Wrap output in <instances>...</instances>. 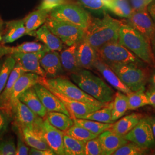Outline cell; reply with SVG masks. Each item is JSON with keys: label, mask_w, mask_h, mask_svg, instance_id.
<instances>
[{"label": "cell", "mask_w": 155, "mask_h": 155, "mask_svg": "<svg viewBox=\"0 0 155 155\" xmlns=\"http://www.w3.org/2000/svg\"><path fill=\"white\" fill-rule=\"evenodd\" d=\"M122 21L112 18L106 13L102 18H92L85 29L84 38L96 51L103 45L118 41L119 30Z\"/></svg>", "instance_id": "6da1fadb"}, {"label": "cell", "mask_w": 155, "mask_h": 155, "mask_svg": "<svg viewBox=\"0 0 155 155\" xmlns=\"http://www.w3.org/2000/svg\"><path fill=\"white\" fill-rule=\"evenodd\" d=\"M72 81L85 93L103 103L111 102L114 91L102 79L86 69L70 74Z\"/></svg>", "instance_id": "7a4b0ae2"}, {"label": "cell", "mask_w": 155, "mask_h": 155, "mask_svg": "<svg viewBox=\"0 0 155 155\" xmlns=\"http://www.w3.org/2000/svg\"><path fill=\"white\" fill-rule=\"evenodd\" d=\"M118 42L144 63L150 65L155 63V56L150 41L136 29L124 21L119 30Z\"/></svg>", "instance_id": "3957f363"}, {"label": "cell", "mask_w": 155, "mask_h": 155, "mask_svg": "<svg viewBox=\"0 0 155 155\" xmlns=\"http://www.w3.org/2000/svg\"><path fill=\"white\" fill-rule=\"evenodd\" d=\"M39 83L50 87L72 100L101 107H104L109 104L103 103L95 99L64 77L58 76L50 78L41 77Z\"/></svg>", "instance_id": "277c9868"}, {"label": "cell", "mask_w": 155, "mask_h": 155, "mask_svg": "<svg viewBox=\"0 0 155 155\" xmlns=\"http://www.w3.org/2000/svg\"><path fill=\"white\" fill-rule=\"evenodd\" d=\"M98 58L107 65L134 64L142 66L144 61L118 41L103 45L97 51Z\"/></svg>", "instance_id": "5b68a950"}, {"label": "cell", "mask_w": 155, "mask_h": 155, "mask_svg": "<svg viewBox=\"0 0 155 155\" xmlns=\"http://www.w3.org/2000/svg\"><path fill=\"white\" fill-rule=\"evenodd\" d=\"M45 25L68 46L79 43L84 37L85 30L71 23L48 16Z\"/></svg>", "instance_id": "8992f818"}, {"label": "cell", "mask_w": 155, "mask_h": 155, "mask_svg": "<svg viewBox=\"0 0 155 155\" xmlns=\"http://www.w3.org/2000/svg\"><path fill=\"white\" fill-rule=\"evenodd\" d=\"M108 66L132 91L145 89L147 75L141 66L134 64H116Z\"/></svg>", "instance_id": "52a82bcc"}, {"label": "cell", "mask_w": 155, "mask_h": 155, "mask_svg": "<svg viewBox=\"0 0 155 155\" xmlns=\"http://www.w3.org/2000/svg\"><path fill=\"white\" fill-rule=\"evenodd\" d=\"M33 130L45 140L55 155H64L63 136L64 132L52 126L45 118L38 117Z\"/></svg>", "instance_id": "ba28073f"}, {"label": "cell", "mask_w": 155, "mask_h": 155, "mask_svg": "<svg viewBox=\"0 0 155 155\" xmlns=\"http://www.w3.org/2000/svg\"><path fill=\"white\" fill-rule=\"evenodd\" d=\"M49 16L74 24L84 30L88 27L91 19L89 13L80 6L69 4L54 8L50 11Z\"/></svg>", "instance_id": "9c48e42d"}, {"label": "cell", "mask_w": 155, "mask_h": 155, "mask_svg": "<svg viewBox=\"0 0 155 155\" xmlns=\"http://www.w3.org/2000/svg\"><path fill=\"white\" fill-rule=\"evenodd\" d=\"M124 137L144 148L150 149L155 147V138L147 118H142Z\"/></svg>", "instance_id": "30bf717a"}, {"label": "cell", "mask_w": 155, "mask_h": 155, "mask_svg": "<svg viewBox=\"0 0 155 155\" xmlns=\"http://www.w3.org/2000/svg\"><path fill=\"white\" fill-rule=\"evenodd\" d=\"M125 22L141 33L150 42L155 34V23L147 9L134 11Z\"/></svg>", "instance_id": "8fae6325"}, {"label": "cell", "mask_w": 155, "mask_h": 155, "mask_svg": "<svg viewBox=\"0 0 155 155\" xmlns=\"http://www.w3.org/2000/svg\"><path fill=\"white\" fill-rule=\"evenodd\" d=\"M48 50H50L32 53L15 52L11 54V56L15 59L17 63L21 67L24 72H31L41 77L47 78L45 72L40 66V60Z\"/></svg>", "instance_id": "7c38bea8"}, {"label": "cell", "mask_w": 155, "mask_h": 155, "mask_svg": "<svg viewBox=\"0 0 155 155\" xmlns=\"http://www.w3.org/2000/svg\"><path fill=\"white\" fill-rule=\"evenodd\" d=\"M45 86L50 90L53 94H55L61 101L64 105L65 106L67 110L70 113L72 118H82L83 117L102 107L94 105L93 104L69 98L50 87L46 86Z\"/></svg>", "instance_id": "4fadbf2b"}, {"label": "cell", "mask_w": 155, "mask_h": 155, "mask_svg": "<svg viewBox=\"0 0 155 155\" xmlns=\"http://www.w3.org/2000/svg\"><path fill=\"white\" fill-rule=\"evenodd\" d=\"M24 71L21 67L16 63L13 68L5 86L0 94V110L11 117H13V110L11 105V97L14 84L17 79Z\"/></svg>", "instance_id": "5bb4252c"}, {"label": "cell", "mask_w": 155, "mask_h": 155, "mask_svg": "<svg viewBox=\"0 0 155 155\" xmlns=\"http://www.w3.org/2000/svg\"><path fill=\"white\" fill-rule=\"evenodd\" d=\"M33 88L47 111L61 112L71 117L61 101L44 85L36 83L33 86Z\"/></svg>", "instance_id": "9a60e30c"}, {"label": "cell", "mask_w": 155, "mask_h": 155, "mask_svg": "<svg viewBox=\"0 0 155 155\" xmlns=\"http://www.w3.org/2000/svg\"><path fill=\"white\" fill-rule=\"evenodd\" d=\"M41 77L31 72H24L15 83L12 93L11 105L13 111L19 98L26 90L39 83Z\"/></svg>", "instance_id": "2e32d148"}, {"label": "cell", "mask_w": 155, "mask_h": 155, "mask_svg": "<svg viewBox=\"0 0 155 155\" xmlns=\"http://www.w3.org/2000/svg\"><path fill=\"white\" fill-rule=\"evenodd\" d=\"M77 56L79 66L83 69H94L95 61L98 58L97 51L83 38L78 44Z\"/></svg>", "instance_id": "e0dca14e"}, {"label": "cell", "mask_w": 155, "mask_h": 155, "mask_svg": "<svg viewBox=\"0 0 155 155\" xmlns=\"http://www.w3.org/2000/svg\"><path fill=\"white\" fill-rule=\"evenodd\" d=\"M13 117L15 118V127L18 129L26 127L33 130L34 125L39 116L18 100L13 111Z\"/></svg>", "instance_id": "ac0fdd59"}, {"label": "cell", "mask_w": 155, "mask_h": 155, "mask_svg": "<svg viewBox=\"0 0 155 155\" xmlns=\"http://www.w3.org/2000/svg\"><path fill=\"white\" fill-rule=\"evenodd\" d=\"M98 138L100 141L102 155H111L124 144L129 142L124 137L120 136L108 129L101 133Z\"/></svg>", "instance_id": "d6986e66"}, {"label": "cell", "mask_w": 155, "mask_h": 155, "mask_svg": "<svg viewBox=\"0 0 155 155\" xmlns=\"http://www.w3.org/2000/svg\"><path fill=\"white\" fill-rule=\"evenodd\" d=\"M40 64L47 77L54 78L61 74L64 70L61 66L60 54L57 51L48 50L40 59Z\"/></svg>", "instance_id": "ffe728a7"}, {"label": "cell", "mask_w": 155, "mask_h": 155, "mask_svg": "<svg viewBox=\"0 0 155 155\" xmlns=\"http://www.w3.org/2000/svg\"><path fill=\"white\" fill-rule=\"evenodd\" d=\"M94 68L100 72L111 86L122 93L127 94L132 91L122 82L116 74L104 61L98 58L94 64Z\"/></svg>", "instance_id": "44dd1931"}, {"label": "cell", "mask_w": 155, "mask_h": 155, "mask_svg": "<svg viewBox=\"0 0 155 155\" xmlns=\"http://www.w3.org/2000/svg\"><path fill=\"white\" fill-rule=\"evenodd\" d=\"M19 100L40 117L45 118L47 116L48 111L39 99L33 86L26 90Z\"/></svg>", "instance_id": "7402d4cb"}, {"label": "cell", "mask_w": 155, "mask_h": 155, "mask_svg": "<svg viewBox=\"0 0 155 155\" xmlns=\"http://www.w3.org/2000/svg\"><path fill=\"white\" fill-rule=\"evenodd\" d=\"M35 36L43 43L45 46L51 51L61 52L63 48L61 40L52 33L45 24L35 31Z\"/></svg>", "instance_id": "603a6c76"}, {"label": "cell", "mask_w": 155, "mask_h": 155, "mask_svg": "<svg viewBox=\"0 0 155 155\" xmlns=\"http://www.w3.org/2000/svg\"><path fill=\"white\" fill-rule=\"evenodd\" d=\"M141 118L142 115L141 114L132 113L113 124L110 129L117 135L124 137L139 123Z\"/></svg>", "instance_id": "cb8c5ba5"}, {"label": "cell", "mask_w": 155, "mask_h": 155, "mask_svg": "<svg viewBox=\"0 0 155 155\" xmlns=\"http://www.w3.org/2000/svg\"><path fill=\"white\" fill-rule=\"evenodd\" d=\"M78 44L69 46L66 49L62 51L60 54L61 66L64 71L70 74L77 72L82 69L78 62L77 56Z\"/></svg>", "instance_id": "d4e9b609"}, {"label": "cell", "mask_w": 155, "mask_h": 155, "mask_svg": "<svg viewBox=\"0 0 155 155\" xmlns=\"http://www.w3.org/2000/svg\"><path fill=\"white\" fill-rule=\"evenodd\" d=\"M50 12L48 10L38 9L24 18L26 35L35 36V31L45 23L49 16Z\"/></svg>", "instance_id": "484cf974"}, {"label": "cell", "mask_w": 155, "mask_h": 155, "mask_svg": "<svg viewBox=\"0 0 155 155\" xmlns=\"http://www.w3.org/2000/svg\"><path fill=\"white\" fill-rule=\"evenodd\" d=\"M26 35L24 20L13 21L7 24L6 31L2 38L3 43H11Z\"/></svg>", "instance_id": "4316f807"}, {"label": "cell", "mask_w": 155, "mask_h": 155, "mask_svg": "<svg viewBox=\"0 0 155 155\" xmlns=\"http://www.w3.org/2000/svg\"><path fill=\"white\" fill-rule=\"evenodd\" d=\"M45 118L52 126L64 132H66L74 125L73 119L71 117L61 112L48 111Z\"/></svg>", "instance_id": "83f0119b"}, {"label": "cell", "mask_w": 155, "mask_h": 155, "mask_svg": "<svg viewBox=\"0 0 155 155\" xmlns=\"http://www.w3.org/2000/svg\"><path fill=\"white\" fill-rule=\"evenodd\" d=\"M16 128L20 131L25 143L27 144L31 148L38 150H51L45 140L35 132L33 130L26 127H21V129Z\"/></svg>", "instance_id": "f1b7e54d"}, {"label": "cell", "mask_w": 155, "mask_h": 155, "mask_svg": "<svg viewBox=\"0 0 155 155\" xmlns=\"http://www.w3.org/2000/svg\"><path fill=\"white\" fill-rule=\"evenodd\" d=\"M128 110V101L127 94L117 91L112 101L111 119L115 122L122 117Z\"/></svg>", "instance_id": "f546056e"}, {"label": "cell", "mask_w": 155, "mask_h": 155, "mask_svg": "<svg viewBox=\"0 0 155 155\" xmlns=\"http://www.w3.org/2000/svg\"><path fill=\"white\" fill-rule=\"evenodd\" d=\"M72 119L74 124L84 127L90 132L94 133L97 136L104 131L110 129L113 125V124L98 122L87 119L77 118H74Z\"/></svg>", "instance_id": "4dcf8cb0"}, {"label": "cell", "mask_w": 155, "mask_h": 155, "mask_svg": "<svg viewBox=\"0 0 155 155\" xmlns=\"http://www.w3.org/2000/svg\"><path fill=\"white\" fill-rule=\"evenodd\" d=\"M105 5L108 10L122 18H127L134 12L128 0H112Z\"/></svg>", "instance_id": "1f68e13d"}, {"label": "cell", "mask_w": 155, "mask_h": 155, "mask_svg": "<svg viewBox=\"0 0 155 155\" xmlns=\"http://www.w3.org/2000/svg\"><path fill=\"white\" fill-rule=\"evenodd\" d=\"M64 150L66 155H84V143L64 133Z\"/></svg>", "instance_id": "d6a6232c"}, {"label": "cell", "mask_w": 155, "mask_h": 155, "mask_svg": "<svg viewBox=\"0 0 155 155\" xmlns=\"http://www.w3.org/2000/svg\"><path fill=\"white\" fill-rule=\"evenodd\" d=\"M144 90L145 89H141L127 94L128 110H134L149 105L148 98Z\"/></svg>", "instance_id": "836d02e7"}, {"label": "cell", "mask_w": 155, "mask_h": 155, "mask_svg": "<svg viewBox=\"0 0 155 155\" xmlns=\"http://www.w3.org/2000/svg\"><path fill=\"white\" fill-rule=\"evenodd\" d=\"M111 109L112 101L109 102L105 106L102 107L98 110L83 117L82 118L93 120L103 123L113 124L114 122L111 119Z\"/></svg>", "instance_id": "e575fe53"}, {"label": "cell", "mask_w": 155, "mask_h": 155, "mask_svg": "<svg viewBox=\"0 0 155 155\" xmlns=\"http://www.w3.org/2000/svg\"><path fill=\"white\" fill-rule=\"evenodd\" d=\"M16 63L15 59L11 55L8 56L5 61L2 63L0 68V94L4 89Z\"/></svg>", "instance_id": "d590c367"}, {"label": "cell", "mask_w": 155, "mask_h": 155, "mask_svg": "<svg viewBox=\"0 0 155 155\" xmlns=\"http://www.w3.org/2000/svg\"><path fill=\"white\" fill-rule=\"evenodd\" d=\"M64 133L70 136L77 139L83 143H86L89 140L97 137L98 136L90 132L84 127L74 124Z\"/></svg>", "instance_id": "8d00e7d4"}, {"label": "cell", "mask_w": 155, "mask_h": 155, "mask_svg": "<svg viewBox=\"0 0 155 155\" xmlns=\"http://www.w3.org/2000/svg\"><path fill=\"white\" fill-rule=\"evenodd\" d=\"M148 149L142 148L134 143H127L118 148L114 155H143L148 154Z\"/></svg>", "instance_id": "74e56055"}, {"label": "cell", "mask_w": 155, "mask_h": 155, "mask_svg": "<svg viewBox=\"0 0 155 155\" xmlns=\"http://www.w3.org/2000/svg\"><path fill=\"white\" fill-rule=\"evenodd\" d=\"M48 50L45 45L36 42H25L21 45L13 47V53H32L43 50Z\"/></svg>", "instance_id": "f35d334b"}, {"label": "cell", "mask_w": 155, "mask_h": 155, "mask_svg": "<svg viewBox=\"0 0 155 155\" xmlns=\"http://www.w3.org/2000/svg\"><path fill=\"white\" fill-rule=\"evenodd\" d=\"M84 155H102V150L98 137L84 143Z\"/></svg>", "instance_id": "ab89813d"}, {"label": "cell", "mask_w": 155, "mask_h": 155, "mask_svg": "<svg viewBox=\"0 0 155 155\" xmlns=\"http://www.w3.org/2000/svg\"><path fill=\"white\" fill-rule=\"evenodd\" d=\"M84 6L92 11L105 13L107 8L103 0H79Z\"/></svg>", "instance_id": "60d3db41"}, {"label": "cell", "mask_w": 155, "mask_h": 155, "mask_svg": "<svg viewBox=\"0 0 155 155\" xmlns=\"http://www.w3.org/2000/svg\"><path fill=\"white\" fill-rule=\"evenodd\" d=\"M16 148L13 139L0 140V155H16Z\"/></svg>", "instance_id": "b9f144b4"}, {"label": "cell", "mask_w": 155, "mask_h": 155, "mask_svg": "<svg viewBox=\"0 0 155 155\" xmlns=\"http://www.w3.org/2000/svg\"><path fill=\"white\" fill-rule=\"evenodd\" d=\"M17 130V142L16 148V155H29V148L25 144V142L22 138V135L20 133V131Z\"/></svg>", "instance_id": "7bdbcfd3"}, {"label": "cell", "mask_w": 155, "mask_h": 155, "mask_svg": "<svg viewBox=\"0 0 155 155\" xmlns=\"http://www.w3.org/2000/svg\"><path fill=\"white\" fill-rule=\"evenodd\" d=\"M67 4V0H43L38 9H45L51 11L56 6Z\"/></svg>", "instance_id": "ee69618b"}, {"label": "cell", "mask_w": 155, "mask_h": 155, "mask_svg": "<svg viewBox=\"0 0 155 155\" xmlns=\"http://www.w3.org/2000/svg\"><path fill=\"white\" fill-rule=\"evenodd\" d=\"M11 118V117L0 110V137L6 132Z\"/></svg>", "instance_id": "f6af8a7d"}, {"label": "cell", "mask_w": 155, "mask_h": 155, "mask_svg": "<svg viewBox=\"0 0 155 155\" xmlns=\"http://www.w3.org/2000/svg\"><path fill=\"white\" fill-rule=\"evenodd\" d=\"M134 11H141L147 9L150 0H128Z\"/></svg>", "instance_id": "bcb514c9"}, {"label": "cell", "mask_w": 155, "mask_h": 155, "mask_svg": "<svg viewBox=\"0 0 155 155\" xmlns=\"http://www.w3.org/2000/svg\"><path fill=\"white\" fill-rule=\"evenodd\" d=\"M29 155H55L52 150H41L31 148L29 149Z\"/></svg>", "instance_id": "7dc6e473"}, {"label": "cell", "mask_w": 155, "mask_h": 155, "mask_svg": "<svg viewBox=\"0 0 155 155\" xmlns=\"http://www.w3.org/2000/svg\"><path fill=\"white\" fill-rule=\"evenodd\" d=\"M146 94L148 98L149 105L155 107V89L150 88V90L146 92Z\"/></svg>", "instance_id": "c3c4849f"}, {"label": "cell", "mask_w": 155, "mask_h": 155, "mask_svg": "<svg viewBox=\"0 0 155 155\" xmlns=\"http://www.w3.org/2000/svg\"><path fill=\"white\" fill-rule=\"evenodd\" d=\"M147 9L155 23V0H150L147 6Z\"/></svg>", "instance_id": "681fc988"}, {"label": "cell", "mask_w": 155, "mask_h": 155, "mask_svg": "<svg viewBox=\"0 0 155 155\" xmlns=\"http://www.w3.org/2000/svg\"><path fill=\"white\" fill-rule=\"evenodd\" d=\"M13 53V47H0V58L2 56L12 54Z\"/></svg>", "instance_id": "f907efd6"}, {"label": "cell", "mask_w": 155, "mask_h": 155, "mask_svg": "<svg viewBox=\"0 0 155 155\" xmlns=\"http://www.w3.org/2000/svg\"><path fill=\"white\" fill-rule=\"evenodd\" d=\"M147 118L150 122L155 140V117H150Z\"/></svg>", "instance_id": "816d5d0a"}, {"label": "cell", "mask_w": 155, "mask_h": 155, "mask_svg": "<svg viewBox=\"0 0 155 155\" xmlns=\"http://www.w3.org/2000/svg\"><path fill=\"white\" fill-rule=\"evenodd\" d=\"M150 88L155 89V71L153 72L150 78Z\"/></svg>", "instance_id": "f5cc1de1"}, {"label": "cell", "mask_w": 155, "mask_h": 155, "mask_svg": "<svg viewBox=\"0 0 155 155\" xmlns=\"http://www.w3.org/2000/svg\"><path fill=\"white\" fill-rule=\"evenodd\" d=\"M150 45H151L153 54L155 57V35L153 36V37L152 38V39H151V40H150Z\"/></svg>", "instance_id": "db71d44e"}, {"label": "cell", "mask_w": 155, "mask_h": 155, "mask_svg": "<svg viewBox=\"0 0 155 155\" xmlns=\"http://www.w3.org/2000/svg\"><path fill=\"white\" fill-rule=\"evenodd\" d=\"M103 1H104V2H105V4H106V3H107V2H110L111 1H112V0H103Z\"/></svg>", "instance_id": "11a10c76"}, {"label": "cell", "mask_w": 155, "mask_h": 155, "mask_svg": "<svg viewBox=\"0 0 155 155\" xmlns=\"http://www.w3.org/2000/svg\"><path fill=\"white\" fill-rule=\"evenodd\" d=\"M1 40H2V36L0 35V41H1Z\"/></svg>", "instance_id": "9f6ffc18"}, {"label": "cell", "mask_w": 155, "mask_h": 155, "mask_svg": "<svg viewBox=\"0 0 155 155\" xmlns=\"http://www.w3.org/2000/svg\"><path fill=\"white\" fill-rule=\"evenodd\" d=\"M2 63H0V68H1V66H2Z\"/></svg>", "instance_id": "6f0895ef"}]
</instances>
